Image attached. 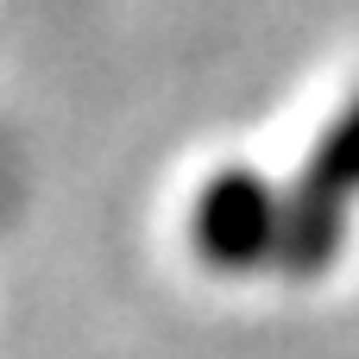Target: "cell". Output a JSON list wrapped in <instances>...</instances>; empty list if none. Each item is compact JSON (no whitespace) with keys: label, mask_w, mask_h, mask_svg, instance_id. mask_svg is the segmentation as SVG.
<instances>
[{"label":"cell","mask_w":359,"mask_h":359,"mask_svg":"<svg viewBox=\"0 0 359 359\" xmlns=\"http://www.w3.org/2000/svg\"><path fill=\"white\" fill-rule=\"evenodd\" d=\"M359 189V107L322 139V151L303 170V196L284 208V265L290 271H322L341 233V202Z\"/></svg>","instance_id":"obj_1"},{"label":"cell","mask_w":359,"mask_h":359,"mask_svg":"<svg viewBox=\"0 0 359 359\" xmlns=\"http://www.w3.org/2000/svg\"><path fill=\"white\" fill-rule=\"evenodd\" d=\"M196 252L221 271H246L284 252V208L252 170H221L196 202Z\"/></svg>","instance_id":"obj_2"}]
</instances>
